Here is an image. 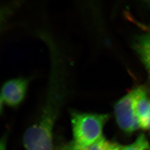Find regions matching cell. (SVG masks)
Listing matches in <instances>:
<instances>
[{
	"mask_svg": "<svg viewBox=\"0 0 150 150\" xmlns=\"http://www.w3.org/2000/svg\"><path fill=\"white\" fill-rule=\"evenodd\" d=\"M60 68L51 69L49 92L40 116L26 130L23 142L25 150H52L53 130L64 101ZM63 76V75H62Z\"/></svg>",
	"mask_w": 150,
	"mask_h": 150,
	"instance_id": "cell-1",
	"label": "cell"
},
{
	"mask_svg": "<svg viewBox=\"0 0 150 150\" xmlns=\"http://www.w3.org/2000/svg\"><path fill=\"white\" fill-rule=\"evenodd\" d=\"M106 114L71 111L74 142L86 149L103 136L105 124L109 119Z\"/></svg>",
	"mask_w": 150,
	"mask_h": 150,
	"instance_id": "cell-2",
	"label": "cell"
},
{
	"mask_svg": "<svg viewBox=\"0 0 150 150\" xmlns=\"http://www.w3.org/2000/svg\"><path fill=\"white\" fill-rule=\"evenodd\" d=\"M134 89L117 100L114 106L115 119L117 125L127 134L133 132L134 122L137 117L134 108Z\"/></svg>",
	"mask_w": 150,
	"mask_h": 150,
	"instance_id": "cell-3",
	"label": "cell"
},
{
	"mask_svg": "<svg viewBox=\"0 0 150 150\" xmlns=\"http://www.w3.org/2000/svg\"><path fill=\"white\" fill-rule=\"evenodd\" d=\"M28 81L26 79H13L4 83L1 89V103L11 107H16L25 96Z\"/></svg>",
	"mask_w": 150,
	"mask_h": 150,
	"instance_id": "cell-4",
	"label": "cell"
},
{
	"mask_svg": "<svg viewBox=\"0 0 150 150\" xmlns=\"http://www.w3.org/2000/svg\"><path fill=\"white\" fill-rule=\"evenodd\" d=\"M133 46L146 68L150 81V31L137 35L134 40Z\"/></svg>",
	"mask_w": 150,
	"mask_h": 150,
	"instance_id": "cell-5",
	"label": "cell"
},
{
	"mask_svg": "<svg viewBox=\"0 0 150 150\" xmlns=\"http://www.w3.org/2000/svg\"><path fill=\"white\" fill-rule=\"evenodd\" d=\"M123 150H150V145L144 134H141L133 143L124 146Z\"/></svg>",
	"mask_w": 150,
	"mask_h": 150,
	"instance_id": "cell-6",
	"label": "cell"
},
{
	"mask_svg": "<svg viewBox=\"0 0 150 150\" xmlns=\"http://www.w3.org/2000/svg\"><path fill=\"white\" fill-rule=\"evenodd\" d=\"M113 142L106 139L103 136H102L96 142L92 144L86 150H111Z\"/></svg>",
	"mask_w": 150,
	"mask_h": 150,
	"instance_id": "cell-7",
	"label": "cell"
},
{
	"mask_svg": "<svg viewBox=\"0 0 150 150\" xmlns=\"http://www.w3.org/2000/svg\"><path fill=\"white\" fill-rule=\"evenodd\" d=\"M140 122V128L145 130H150V112L147 116L139 121Z\"/></svg>",
	"mask_w": 150,
	"mask_h": 150,
	"instance_id": "cell-8",
	"label": "cell"
},
{
	"mask_svg": "<svg viewBox=\"0 0 150 150\" xmlns=\"http://www.w3.org/2000/svg\"><path fill=\"white\" fill-rule=\"evenodd\" d=\"M67 146L69 150H86V149L78 145L74 141L69 143L67 145Z\"/></svg>",
	"mask_w": 150,
	"mask_h": 150,
	"instance_id": "cell-9",
	"label": "cell"
},
{
	"mask_svg": "<svg viewBox=\"0 0 150 150\" xmlns=\"http://www.w3.org/2000/svg\"><path fill=\"white\" fill-rule=\"evenodd\" d=\"M6 144H7V134H4L1 137L0 142V150H6Z\"/></svg>",
	"mask_w": 150,
	"mask_h": 150,
	"instance_id": "cell-10",
	"label": "cell"
},
{
	"mask_svg": "<svg viewBox=\"0 0 150 150\" xmlns=\"http://www.w3.org/2000/svg\"><path fill=\"white\" fill-rule=\"evenodd\" d=\"M124 146L120 144L119 143L113 142L112 148L111 150H123Z\"/></svg>",
	"mask_w": 150,
	"mask_h": 150,
	"instance_id": "cell-11",
	"label": "cell"
},
{
	"mask_svg": "<svg viewBox=\"0 0 150 150\" xmlns=\"http://www.w3.org/2000/svg\"><path fill=\"white\" fill-rule=\"evenodd\" d=\"M58 150H69L68 147H67V145L66 146H62V147L60 148Z\"/></svg>",
	"mask_w": 150,
	"mask_h": 150,
	"instance_id": "cell-12",
	"label": "cell"
}]
</instances>
